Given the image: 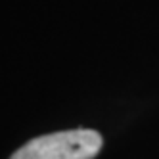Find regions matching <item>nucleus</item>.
Here are the masks:
<instances>
[{
    "label": "nucleus",
    "mask_w": 159,
    "mask_h": 159,
    "mask_svg": "<svg viewBox=\"0 0 159 159\" xmlns=\"http://www.w3.org/2000/svg\"><path fill=\"white\" fill-rule=\"evenodd\" d=\"M102 144V134L96 130H61L29 140L10 159H94Z\"/></svg>",
    "instance_id": "obj_1"
}]
</instances>
